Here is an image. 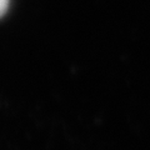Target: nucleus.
I'll return each instance as SVG.
<instances>
[{"mask_svg":"<svg viewBox=\"0 0 150 150\" xmlns=\"http://www.w3.org/2000/svg\"><path fill=\"white\" fill-rule=\"evenodd\" d=\"M9 5H10V0H0V18L8 11Z\"/></svg>","mask_w":150,"mask_h":150,"instance_id":"f257e3e1","label":"nucleus"}]
</instances>
